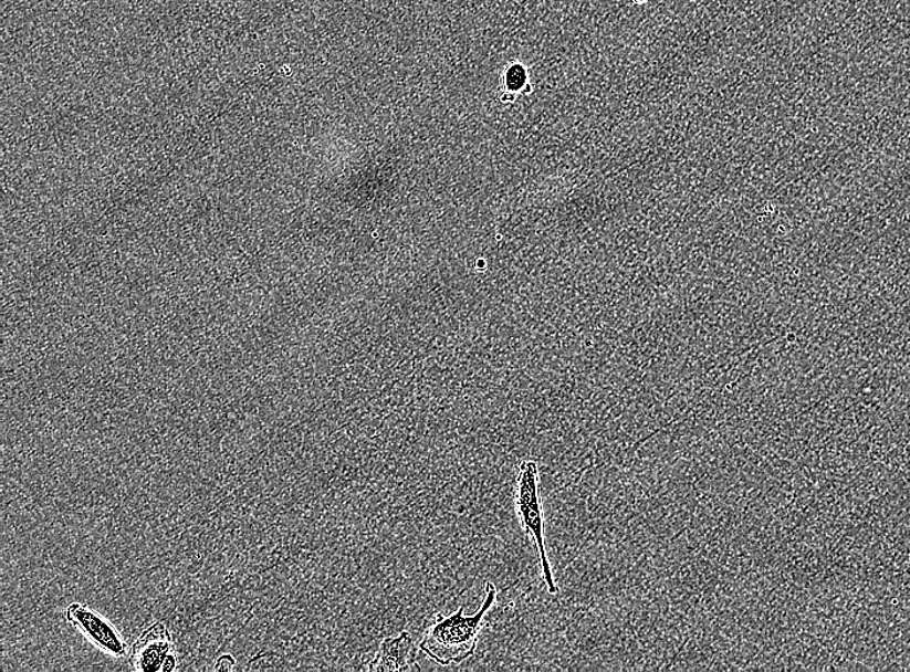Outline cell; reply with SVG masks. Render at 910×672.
<instances>
[{
	"label": "cell",
	"mask_w": 910,
	"mask_h": 672,
	"mask_svg": "<svg viewBox=\"0 0 910 672\" xmlns=\"http://www.w3.org/2000/svg\"><path fill=\"white\" fill-rule=\"evenodd\" d=\"M496 594L495 586L487 582L483 605L475 615H464L463 607L453 615H436L420 641V651L440 666H451L469 660L477 652L480 632L485 626L489 610L494 606Z\"/></svg>",
	"instance_id": "cell-1"
},
{
	"label": "cell",
	"mask_w": 910,
	"mask_h": 672,
	"mask_svg": "<svg viewBox=\"0 0 910 672\" xmlns=\"http://www.w3.org/2000/svg\"><path fill=\"white\" fill-rule=\"evenodd\" d=\"M540 480L537 462L526 460L519 464L515 508L522 529L537 548L543 582H545L548 594L556 595L559 592V587L556 585L552 563L548 560Z\"/></svg>",
	"instance_id": "cell-2"
},
{
	"label": "cell",
	"mask_w": 910,
	"mask_h": 672,
	"mask_svg": "<svg viewBox=\"0 0 910 672\" xmlns=\"http://www.w3.org/2000/svg\"><path fill=\"white\" fill-rule=\"evenodd\" d=\"M64 617L67 623H71L104 653L114 659H122L127 654L126 640L121 636L116 626L95 609L83 602H72L65 609Z\"/></svg>",
	"instance_id": "cell-3"
},
{
	"label": "cell",
	"mask_w": 910,
	"mask_h": 672,
	"mask_svg": "<svg viewBox=\"0 0 910 672\" xmlns=\"http://www.w3.org/2000/svg\"><path fill=\"white\" fill-rule=\"evenodd\" d=\"M175 652L174 639L164 622L153 623L135 641L129 654L134 671H163L167 657Z\"/></svg>",
	"instance_id": "cell-4"
},
{
	"label": "cell",
	"mask_w": 910,
	"mask_h": 672,
	"mask_svg": "<svg viewBox=\"0 0 910 672\" xmlns=\"http://www.w3.org/2000/svg\"><path fill=\"white\" fill-rule=\"evenodd\" d=\"M369 671L405 672L420 671L417 647L408 631L381 641L376 657L369 664Z\"/></svg>",
	"instance_id": "cell-5"
},
{
	"label": "cell",
	"mask_w": 910,
	"mask_h": 672,
	"mask_svg": "<svg viewBox=\"0 0 910 672\" xmlns=\"http://www.w3.org/2000/svg\"><path fill=\"white\" fill-rule=\"evenodd\" d=\"M526 74L523 66H514L511 69L509 73V86L514 90H519L523 87L525 83Z\"/></svg>",
	"instance_id": "cell-6"
},
{
	"label": "cell",
	"mask_w": 910,
	"mask_h": 672,
	"mask_svg": "<svg viewBox=\"0 0 910 672\" xmlns=\"http://www.w3.org/2000/svg\"><path fill=\"white\" fill-rule=\"evenodd\" d=\"M236 668V660L234 657L231 654H223L220 655L216 662L217 671H232Z\"/></svg>",
	"instance_id": "cell-7"
},
{
	"label": "cell",
	"mask_w": 910,
	"mask_h": 672,
	"mask_svg": "<svg viewBox=\"0 0 910 672\" xmlns=\"http://www.w3.org/2000/svg\"><path fill=\"white\" fill-rule=\"evenodd\" d=\"M176 668H178V657L175 653L167 657V660L164 663L163 671L164 672H171Z\"/></svg>",
	"instance_id": "cell-8"
},
{
	"label": "cell",
	"mask_w": 910,
	"mask_h": 672,
	"mask_svg": "<svg viewBox=\"0 0 910 672\" xmlns=\"http://www.w3.org/2000/svg\"><path fill=\"white\" fill-rule=\"evenodd\" d=\"M631 2H632L634 4L641 6V4H646V3H648V2H649V0H631Z\"/></svg>",
	"instance_id": "cell-9"
}]
</instances>
